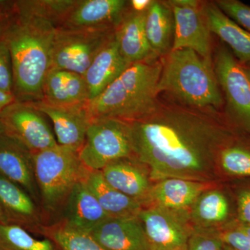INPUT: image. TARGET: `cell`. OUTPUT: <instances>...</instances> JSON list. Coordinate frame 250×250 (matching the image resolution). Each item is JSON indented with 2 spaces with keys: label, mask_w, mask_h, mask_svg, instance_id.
<instances>
[{
  "label": "cell",
  "mask_w": 250,
  "mask_h": 250,
  "mask_svg": "<svg viewBox=\"0 0 250 250\" xmlns=\"http://www.w3.org/2000/svg\"><path fill=\"white\" fill-rule=\"evenodd\" d=\"M129 123L134 158L156 182L167 178L211 182L220 153L237 131L229 123L181 108H159Z\"/></svg>",
  "instance_id": "6da1fadb"
},
{
  "label": "cell",
  "mask_w": 250,
  "mask_h": 250,
  "mask_svg": "<svg viewBox=\"0 0 250 250\" xmlns=\"http://www.w3.org/2000/svg\"><path fill=\"white\" fill-rule=\"evenodd\" d=\"M56 30L45 20L21 12L16 1L0 0V36L11 53L16 101L42 100L44 82L52 66Z\"/></svg>",
  "instance_id": "7a4b0ae2"
},
{
  "label": "cell",
  "mask_w": 250,
  "mask_h": 250,
  "mask_svg": "<svg viewBox=\"0 0 250 250\" xmlns=\"http://www.w3.org/2000/svg\"><path fill=\"white\" fill-rule=\"evenodd\" d=\"M163 64L145 61L131 64L103 93L87 104L90 121L116 118L144 119L159 109L158 84Z\"/></svg>",
  "instance_id": "3957f363"
},
{
  "label": "cell",
  "mask_w": 250,
  "mask_h": 250,
  "mask_svg": "<svg viewBox=\"0 0 250 250\" xmlns=\"http://www.w3.org/2000/svg\"><path fill=\"white\" fill-rule=\"evenodd\" d=\"M158 91L165 92L190 107L217 110L224 105L212 62L190 49L171 50L167 54Z\"/></svg>",
  "instance_id": "277c9868"
},
{
  "label": "cell",
  "mask_w": 250,
  "mask_h": 250,
  "mask_svg": "<svg viewBox=\"0 0 250 250\" xmlns=\"http://www.w3.org/2000/svg\"><path fill=\"white\" fill-rule=\"evenodd\" d=\"M33 159L41 208L47 225L62 218L74 187L86 178L90 170L82 164L78 152L59 145L33 154Z\"/></svg>",
  "instance_id": "5b68a950"
},
{
  "label": "cell",
  "mask_w": 250,
  "mask_h": 250,
  "mask_svg": "<svg viewBox=\"0 0 250 250\" xmlns=\"http://www.w3.org/2000/svg\"><path fill=\"white\" fill-rule=\"evenodd\" d=\"M79 155L87 169L98 171L114 161L134 158L130 123L116 118L90 121Z\"/></svg>",
  "instance_id": "8992f818"
},
{
  "label": "cell",
  "mask_w": 250,
  "mask_h": 250,
  "mask_svg": "<svg viewBox=\"0 0 250 250\" xmlns=\"http://www.w3.org/2000/svg\"><path fill=\"white\" fill-rule=\"evenodd\" d=\"M214 70L223 92L228 123L250 134V82L243 65L224 46L217 52Z\"/></svg>",
  "instance_id": "52a82bcc"
},
{
  "label": "cell",
  "mask_w": 250,
  "mask_h": 250,
  "mask_svg": "<svg viewBox=\"0 0 250 250\" xmlns=\"http://www.w3.org/2000/svg\"><path fill=\"white\" fill-rule=\"evenodd\" d=\"M115 30L57 28L51 68L67 70L83 76L96 56L114 36Z\"/></svg>",
  "instance_id": "ba28073f"
},
{
  "label": "cell",
  "mask_w": 250,
  "mask_h": 250,
  "mask_svg": "<svg viewBox=\"0 0 250 250\" xmlns=\"http://www.w3.org/2000/svg\"><path fill=\"white\" fill-rule=\"evenodd\" d=\"M45 115L29 103L15 101L0 114L4 134L32 154L58 145Z\"/></svg>",
  "instance_id": "9c48e42d"
},
{
  "label": "cell",
  "mask_w": 250,
  "mask_h": 250,
  "mask_svg": "<svg viewBox=\"0 0 250 250\" xmlns=\"http://www.w3.org/2000/svg\"><path fill=\"white\" fill-rule=\"evenodd\" d=\"M174 34L172 49H190L205 60L210 59V31L205 13L195 0H170Z\"/></svg>",
  "instance_id": "30bf717a"
},
{
  "label": "cell",
  "mask_w": 250,
  "mask_h": 250,
  "mask_svg": "<svg viewBox=\"0 0 250 250\" xmlns=\"http://www.w3.org/2000/svg\"><path fill=\"white\" fill-rule=\"evenodd\" d=\"M184 214L154 206L142 208L138 217L151 250H187L193 228L188 226Z\"/></svg>",
  "instance_id": "8fae6325"
},
{
  "label": "cell",
  "mask_w": 250,
  "mask_h": 250,
  "mask_svg": "<svg viewBox=\"0 0 250 250\" xmlns=\"http://www.w3.org/2000/svg\"><path fill=\"white\" fill-rule=\"evenodd\" d=\"M29 103L52 122L59 146L80 152L90 123L88 103L70 106L50 104L42 101Z\"/></svg>",
  "instance_id": "7c38bea8"
},
{
  "label": "cell",
  "mask_w": 250,
  "mask_h": 250,
  "mask_svg": "<svg viewBox=\"0 0 250 250\" xmlns=\"http://www.w3.org/2000/svg\"><path fill=\"white\" fill-rule=\"evenodd\" d=\"M0 208L3 223L18 225L41 234L47 220L40 206L24 189L0 175Z\"/></svg>",
  "instance_id": "4fadbf2b"
},
{
  "label": "cell",
  "mask_w": 250,
  "mask_h": 250,
  "mask_svg": "<svg viewBox=\"0 0 250 250\" xmlns=\"http://www.w3.org/2000/svg\"><path fill=\"white\" fill-rule=\"evenodd\" d=\"M129 9L125 0H77L61 27L115 30Z\"/></svg>",
  "instance_id": "5bb4252c"
},
{
  "label": "cell",
  "mask_w": 250,
  "mask_h": 250,
  "mask_svg": "<svg viewBox=\"0 0 250 250\" xmlns=\"http://www.w3.org/2000/svg\"><path fill=\"white\" fill-rule=\"evenodd\" d=\"M0 175L24 189L40 206L33 154L5 134L0 136Z\"/></svg>",
  "instance_id": "9a60e30c"
},
{
  "label": "cell",
  "mask_w": 250,
  "mask_h": 250,
  "mask_svg": "<svg viewBox=\"0 0 250 250\" xmlns=\"http://www.w3.org/2000/svg\"><path fill=\"white\" fill-rule=\"evenodd\" d=\"M89 233L106 250H151L138 216L108 218Z\"/></svg>",
  "instance_id": "2e32d148"
},
{
  "label": "cell",
  "mask_w": 250,
  "mask_h": 250,
  "mask_svg": "<svg viewBox=\"0 0 250 250\" xmlns=\"http://www.w3.org/2000/svg\"><path fill=\"white\" fill-rule=\"evenodd\" d=\"M210 182L183 179L158 181L151 188L146 207L154 206L176 213H186L197 198L210 190Z\"/></svg>",
  "instance_id": "e0dca14e"
},
{
  "label": "cell",
  "mask_w": 250,
  "mask_h": 250,
  "mask_svg": "<svg viewBox=\"0 0 250 250\" xmlns=\"http://www.w3.org/2000/svg\"><path fill=\"white\" fill-rule=\"evenodd\" d=\"M101 172L112 187L139 202L143 208L146 207L152 180L141 162L135 158L120 159L104 167Z\"/></svg>",
  "instance_id": "ac0fdd59"
},
{
  "label": "cell",
  "mask_w": 250,
  "mask_h": 250,
  "mask_svg": "<svg viewBox=\"0 0 250 250\" xmlns=\"http://www.w3.org/2000/svg\"><path fill=\"white\" fill-rule=\"evenodd\" d=\"M145 12L129 9L115 30V39L123 58L129 65L149 60L153 56L146 36Z\"/></svg>",
  "instance_id": "d6986e66"
},
{
  "label": "cell",
  "mask_w": 250,
  "mask_h": 250,
  "mask_svg": "<svg viewBox=\"0 0 250 250\" xmlns=\"http://www.w3.org/2000/svg\"><path fill=\"white\" fill-rule=\"evenodd\" d=\"M129 65L120 52L114 34L83 75L89 101L103 93Z\"/></svg>",
  "instance_id": "ffe728a7"
},
{
  "label": "cell",
  "mask_w": 250,
  "mask_h": 250,
  "mask_svg": "<svg viewBox=\"0 0 250 250\" xmlns=\"http://www.w3.org/2000/svg\"><path fill=\"white\" fill-rule=\"evenodd\" d=\"M85 179L74 187L61 219L73 228L90 233L111 217L102 208Z\"/></svg>",
  "instance_id": "44dd1931"
},
{
  "label": "cell",
  "mask_w": 250,
  "mask_h": 250,
  "mask_svg": "<svg viewBox=\"0 0 250 250\" xmlns=\"http://www.w3.org/2000/svg\"><path fill=\"white\" fill-rule=\"evenodd\" d=\"M41 101L59 106L88 103L89 95L84 77L75 72L50 68L44 82Z\"/></svg>",
  "instance_id": "7402d4cb"
},
{
  "label": "cell",
  "mask_w": 250,
  "mask_h": 250,
  "mask_svg": "<svg viewBox=\"0 0 250 250\" xmlns=\"http://www.w3.org/2000/svg\"><path fill=\"white\" fill-rule=\"evenodd\" d=\"M210 32L220 38L229 47L241 64L250 62V32L228 17L215 4L204 9Z\"/></svg>",
  "instance_id": "603a6c76"
},
{
  "label": "cell",
  "mask_w": 250,
  "mask_h": 250,
  "mask_svg": "<svg viewBox=\"0 0 250 250\" xmlns=\"http://www.w3.org/2000/svg\"><path fill=\"white\" fill-rule=\"evenodd\" d=\"M85 182L102 208L111 218L136 217L143 208L139 202L108 184L101 171L90 170Z\"/></svg>",
  "instance_id": "cb8c5ba5"
},
{
  "label": "cell",
  "mask_w": 250,
  "mask_h": 250,
  "mask_svg": "<svg viewBox=\"0 0 250 250\" xmlns=\"http://www.w3.org/2000/svg\"><path fill=\"white\" fill-rule=\"evenodd\" d=\"M172 10L167 3L152 1L146 11V36L154 55H164L172 49L174 28Z\"/></svg>",
  "instance_id": "d4e9b609"
},
{
  "label": "cell",
  "mask_w": 250,
  "mask_h": 250,
  "mask_svg": "<svg viewBox=\"0 0 250 250\" xmlns=\"http://www.w3.org/2000/svg\"><path fill=\"white\" fill-rule=\"evenodd\" d=\"M228 197L218 190H207L197 198L190 208V218L196 228L213 229L211 227L226 221L229 215Z\"/></svg>",
  "instance_id": "484cf974"
},
{
  "label": "cell",
  "mask_w": 250,
  "mask_h": 250,
  "mask_svg": "<svg viewBox=\"0 0 250 250\" xmlns=\"http://www.w3.org/2000/svg\"><path fill=\"white\" fill-rule=\"evenodd\" d=\"M40 235L54 241L60 250H106L89 233L70 226L62 219L42 227Z\"/></svg>",
  "instance_id": "4316f807"
},
{
  "label": "cell",
  "mask_w": 250,
  "mask_h": 250,
  "mask_svg": "<svg viewBox=\"0 0 250 250\" xmlns=\"http://www.w3.org/2000/svg\"><path fill=\"white\" fill-rule=\"evenodd\" d=\"M77 0H16L23 14L45 20L56 28L62 27Z\"/></svg>",
  "instance_id": "83f0119b"
},
{
  "label": "cell",
  "mask_w": 250,
  "mask_h": 250,
  "mask_svg": "<svg viewBox=\"0 0 250 250\" xmlns=\"http://www.w3.org/2000/svg\"><path fill=\"white\" fill-rule=\"evenodd\" d=\"M241 131L237 129L232 141L222 149L219 166L229 175L250 177V146L242 139Z\"/></svg>",
  "instance_id": "f1b7e54d"
},
{
  "label": "cell",
  "mask_w": 250,
  "mask_h": 250,
  "mask_svg": "<svg viewBox=\"0 0 250 250\" xmlns=\"http://www.w3.org/2000/svg\"><path fill=\"white\" fill-rule=\"evenodd\" d=\"M0 250H60L49 238L38 239L18 225L0 224Z\"/></svg>",
  "instance_id": "f546056e"
},
{
  "label": "cell",
  "mask_w": 250,
  "mask_h": 250,
  "mask_svg": "<svg viewBox=\"0 0 250 250\" xmlns=\"http://www.w3.org/2000/svg\"><path fill=\"white\" fill-rule=\"evenodd\" d=\"M223 243L214 229L193 228L187 250H221Z\"/></svg>",
  "instance_id": "4dcf8cb0"
},
{
  "label": "cell",
  "mask_w": 250,
  "mask_h": 250,
  "mask_svg": "<svg viewBox=\"0 0 250 250\" xmlns=\"http://www.w3.org/2000/svg\"><path fill=\"white\" fill-rule=\"evenodd\" d=\"M215 4L228 17L250 32V6L238 0H218Z\"/></svg>",
  "instance_id": "1f68e13d"
},
{
  "label": "cell",
  "mask_w": 250,
  "mask_h": 250,
  "mask_svg": "<svg viewBox=\"0 0 250 250\" xmlns=\"http://www.w3.org/2000/svg\"><path fill=\"white\" fill-rule=\"evenodd\" d=\"M0 90L11 94H13L14 90V72L11 53L7 43L1 36H0Z\"/></svg>",
  "instance_id": "d6a6232c"
},
{
  "label": "cell",
  "mask_w": 250,
  "mask_h": 250,
  "mask_svg": "<svg viewBox=\"0 0 250 250\" xmlns=\"http://www.w3.org/2000/svg\"><path fill=\"white\" fill-rule=\"evenodd\" d=\"M219 237L224 245L234 250H250V236L235 228L218 231Z\"/></svg>",
  "instance_id": "836d02e7"
},
{
  "label": "cell",
  "mask_w": 250,
  "mask_h": 250,
  "mask_svg": "<svg viewBox=\"0 0 250 250\" xmlns=\"http://www.w3.org/2000/svg\"><path fill=\"white\" fill-rule=\"evenodd\" d=\"M237 213L239 223L250 225V188L242 190L238 193Z\"/></svg>",
  "instance_id": "e575fe53"
},
{
  "label": "cell",
  "mask_w": 250,
  "mask_h": 250,
  "mask_svg": "<svg viewBox=\"0 0 250 250\" xmlns=\"http://www.w3.org/2000/svg\"><path fill=\"white\" fill-rule=\"evenodd\" d=\"M152 3L151 0H132L129 1L130 9L136 12H145Z\"/></svg>",
  "instance_id": "d590c367"
},
{
  "label": "cell",
  "mask_w": 250,
  "mask_h": 250,
  "mask_svg": "<svg viewBox=\"0 0 250 250\" xmlns=\"http://www.w3.org/2000/svg\"><path fill=\"white\" fill-rule=\"evenodd\" d=\"M15 101H16V98L13 94L5 93L0 90V114L2 113L5 108Z\"/></svg>",
  "instance_id": "8d00e7d4"
},
{
  "label": "cell",
  "mask_w": 250,
  "mask_h": 250,
  "mask_svg": "<svg viewBox=\"0 0 250 250\" xmlns=\"http://www.w3.org/2000/svg\"><path fill=\"white\" fill-rule=\"evenodd\" d=\"M237 229L240 230L242 232L246 233L248 236H250V225H246V224H243L239 223L238 225H236L234 227Z\"/></svg>",
  "instance_id": "74e56055"
},
{
  "label": "cell",
  "mask_w": 250,
  "mask_h": 250,
  "mask_svg": "<svg viewBox=\"0 0 250 250\" xmlns=\"http://www.w3.org/2000/svg\"><path fill=\"white\" fill-rule=\"evenodd\" d=\"M242 65H243V69H244V71L246 72L247 77H248V78L249 79L250 82V62L246 64H242Z\"/></svg>",
  "instance_id": "f35d334b"
},
{
  "label": "cell",
  "mask_w": 250,
  "mask_h": 250,
  "mask_svg": "<svg viewBox=\"0 0 250 250\" xmlns=\"http://www.w3.org/2000/svg\"><path fill=\"white\" fill-rule=\"evenodd\" d=\"M4 134V129L2 125H1V122H0V136Z\"/></svg>",
  "instance_id": "ab89813d"
},
{
  "label": "cell",
  "mask_w": 250,
  "mask_h": 250,
  "mask_svg": "<svg viewBox=\"0 0 250 250\" xmlns=\"http://www.w3.org/2000/svg\"><path fill=\"white\" fill-rule=\"evenodd\" d=\"M221 250H233L232 248H229V247L226 246V245L223 244V248H222Z\"/></svg>",
  "instance_id": "60d3db41"
},
{
  "label": "cell",
  "mask_w": 250,
  "mask_h": 250,
  "mask_svg": "<svg viewBox=\"0 0 250 250\" xmlns=\"http://www.w3.org/2000/svg\"><path fill=\"white\" fill-rule=\"evenodd\" d=\"M2 221H3L2 213H1V208H0V224L2 223Z\"/></svg>",
  "instance_id": "b9f144b4"
}]
</instances>
